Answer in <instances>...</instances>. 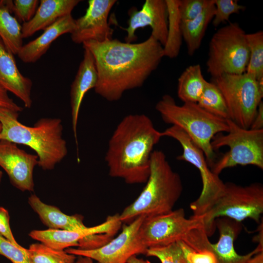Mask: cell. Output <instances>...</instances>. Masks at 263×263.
<instances>
[{"mask_svg":"<svg viewBox=\"0 0 263 263\" xmlns=\"http://www.w3.org/2000/svg\"><path fill=\"white\" fill-rule=\"evenodd\" d=\"M128 26L122 28L127 35L125 42L133 43L137 39V29L150 26L151 35L163 47L166 43L168 25V13L166 0H146L141 9H130L128 12Z\"/></svg>","mask_w":263,"mask_h":263,"instance_id":"cell-15","label":"cell"},{"mask_svg":"<svg viewBox=\"0 0 263 263\" xmlns=\"http://www.w3.org/2000/svg\"><path fill=\"white\" fill-rule=\"evenodd\" d=\"M241 223L226 217L215 220V226L219 232V238L215 244L209 243V248L214 254L217 263H245L257 253L263 251V244L246 255L238 254L234 242L241 230Z\"/></svg>","mask_w":263,"mask_h":263,"instance_id":"cell-17","label":"cell"},{"mask_svg":"<svg viewBox=\"0 0 263 263\" xmlns=\"http://www.w3.org/2000/svg\"><path fill=\"white\" fill-rule=\"evenodd\" d=\"M2 172L1 170H0V184L2 179Z\"/></svg>","mask_w":263,"mask_h":263,"instance_id":"cell-42","label":"cell"},{"mask_svg":"<svg viewBox=\"0 0 263 263\" xmlns=\"http://www.w3.org/2000/svg\"><path fill=\"white\" fill-rule=\"evenodd\" d=\"M221 91L228 109L229 119L241 128L248 129L263 97V81L252 75L223 74L211 78Z\"/></svg>","mask_w":263,"mask_h":263,"instance_id":"cell-9","label":"cell"},{"mask_svg":"<svg viewBox=\"0 0 263 263\" xmlns=\"http://www.w3.org/2000/svg\"><path fill=\"white\" fill-rule=\"evenodd\" d=\"M164 136L177 140L181 145L183 152L176 159L194 166L199 170L202 182V189L198 198L190 204L193 217H200L207 212L222 194L225 183L218 175L213 173L207 162L203 151L180 128L172 126L162 132Z\"/></svg>","mask_w":263,"mask_h":263,"instance_id":"cell-10","label":"cell"},{"mask_svg":"<svg viewBox=\"0 0 263 263\" xmlns=\"http://www.w3.org/2000/svg\"><path fill=\"white\" fill-rule=\"evenodd\" d=\"M38 0H11L9 11L14 14V17L20 23L30 21L35 15L39 5Z\"/></svg>","mask_w":263,"mask_h":263,"instance_id":"cell-32","label":"cell"},{"mask_svg":"<svg viewBox=\"0 0 263 263\" xmlns=\"http://www.w3.org/2000/svg\"><path fill=\"white\" fill-rule=\"evenodd\" d=\"M155 109L165 123L180 128L188 134L203 151L208 165L211 168L216 155L211 142L215 135L228 132L226 119L207 112L196 103L178 105L169 94L162 97Z\"/></svg>","mask_w":263,"mask_h":263,"instance_id":"cell-5","label":"cell"},{"mask_svg":"<svg viewBox=\"0 0 263 263\" xmlns=\"http://www.w3.org/2000/svg\"><path fill=\"white\" fill-rule=\"evenodd\" d=\"M31 263H75L77 256L65 250H57L42 243L31 244L27 249Z\"/></svg>","mask_w":263,"mask_h":263,"instance_id":"cell-28","label":"cell"},{"mask_svg":"<svg viewBox=\"0 0 263 263\" xmlns=\"http://www.w3.org/2000/svg\"><path fill=\"white\" fill-rule=\"evenodd\" d=\"M84 49L81 62L70 91L72 125L75 143L78 148L77 125L79 110L85 94L96 85L98 75L93 55L87 48Z\"/></svg>","mask_w":263,"mask_h":263,"instance_id":"cell-19","label":"cell"},{"mask_svg":"<svg viewBox=\"0 0 263 263\" xmlns=\"http://www.w3.org/2000/svg\"><path fill=\"white\" fill-rule=\"evenodd\" d=\"M0 234L16 245L19 246L13 235L10 225V216L8 211L0 207Z\"/></svg>","mask_w":263,"mask_h":263,"instance_id":"cell-36","label":"cell"},{"mask_svg":"<svg viewBox=\"0 0 263 263\" xmlns=\"http://www.w3.org/2000/svg\"><path fill=\"white\" fill-rule=\"evenodd\" d=\"M183 189L179 174L172 169L164 152L153 150L146 185L137 198L119 214L120 220L129 224L140 216L168 213L173 210Z\"/></svg>","mask_w":263,"mask_h":263,"instance_id":"cell-4","label":"cell"},{"mask_svg":"<svg viewBox=\"0 0 263 263\" xmlns=\"http://www.w3.org/2000/svg\"><path fill=\"white\" fill-rule=\"evenodd\" d=\"M19 112L0 108V141L27 146L36 152L39 167L53 169L68 153L61 119L42 118L28 126L19 121Z\"/></svg>","mask_w":263,"mask_h":263,"instance_id":"cell-3","label":"cell"},{"mask_svg":"<svg viewBox=\"0 0 263 263\" xmlns=\"http://www.w3.org/2000/svg\"><path fill=\"white\" fill-rule=\"evenodd\" d=\"M146 255L158 258L161 263H187L178 242L165 246L149 248Z\"/></svg>","mask_w":263,"mask_h":263,"instance_id":"cell-30","label":"cell"},{"mask_svg":"<svg viewBox=\"0 0 263 263\" xmlns=\"http://www.w3.org/2000/svg\"><path fill=\"white\" fill-rule=\"evenodd\" d=\"M207 82L200 64L189 66L178 79V97L184 103H197L204 92Z\"/></svg>","mask_w":263,"mask_h":263,"instance_id":"cell-24","label":"cell"},{"mask_svg":"<svg viewBox=\"0 0 263 263\" xmlns=\"http://www.w3.org/2000/svg\"><path fill=\"white\" fill-rule=\"evenodd\" d=\"M122 223L119 214L108 216L102 223L76 231L48 229L34 230L29 235L32 239L55 249L65 250L73 246L83 250L98 248L113 238Z\"/></svg>","mask_w":263,"mask_h":263,"instance_id":"cell-11","label":"cell"},{"mask_svg":"<svg viewBox=\"0 0 263 263\" xmlns=\"http://www.w3.org/2000/svg\"><path fill=\"white\" fill-rule=\"evenodd\" d=\"M215 11L214 0L194 19L181 22L182 37L187 48L188 54L191 56L200 48L209 24L212 21Z\"/></svg>","mask_w":263,"mask_h":263,"instance_id":"cell-23","label":"cell"},{"mask_svg":"<svg viewBox=\"0 0 263 263\" xmlns=\"http://www.w3.org/2000/svg\"><path fill=\"white\" fill-rule=\"evenodd\" d=\"M28 203L49 229L76 231L87 227L83 222V217L81 215H67L57 207L43 203L35 194L29 197Z\"/></svg>","mask_w":263,"mask_h":263,"instance_id":"cell-22","label":"cell"},{"mask_svg":"<svg viewBox=\"0 0 263 263\" xmlns=\"http://www.w3.org/2000/svg\"><path fill=\"white\" fill-rule=\"evenodd\" d=\"M75 263H94V260L90 258L83 256H77Z\"/></svg>","mask_w":263,"mask_h":263,"instance_id":"cell-41","label":"cell"},{"mask_svg":"<svg viewBox=\"0 0 263 263\" xmlns=\"http://www.w3.org/2000/svg\"><path fill=\"white\" fill-rule=\"evenodd\" d=\"M0 255L12 263H31L27 249L20 245H16L0 234Z\"/></svg>","mask_w":263,"mask_h":263,"instance_id":"cell-33","label":"cell"},{"mask_svg":"<svg viewBox=\"0 0 263 263\" xmlns=\"http://www.w3.org/2000/svg\"><path fill=\"white\" fill-rule=\"evenodd\" d=\"M197 104L207 112L218 117L229 119L228 109L221 91L213 82L207 81Z\"/></svg>","mask_w":263,"mask_h":263,"instance_id":"cell-27","label":"cell"},{"mask_svg":"<svg viewBox=\"0 0 263 263\" xmlns=\"http://www.w3.org/2000/svg\"><path fill=\"white\" fill-rule=\"evenodd\" d=\"M79 0H41L36 12L29 21L22 23V38H28L36 32L44 30L58 19L71 14Z\"/></svg>","mask_w":263,"mask_h":263,"instance_id":"cell-21","label":"cell"},{"mask_svg":"<svg viewBox=\"0 0 263 263\" xmlns=\"http://www.w3.org/2000/svg\"><path fill=\"white\" fill-rule=\"evenodd\" d=\"M263 213V186L254 183L243 186L232 182L225 183L224 189L215 203L203 215L208 236L215 231V220L226 217L237 222L250 218L260 223Z\"/></svg>","mask_w":263,"mask_h":263,"instance_id":"cell-6","label":"cell"},{"mask_svg":"<svg viewBox=\"0 0 263 263\" xmlns=\"http://www.w3.org/2000/svg\"><path fill=\"white\" fill-rule=\"evenodd\" d=\"M38 163L37 154L27 152L15 143L0 141V167L13 185L20 190L34 191L33 172Z\"/></svg>","mask_w":263,"mask_h":263,"instance_id":"cell-16","label":"cell"},{"mask_svg":"<svg viewBox=\"0 0 263 263\" xmlns=\"http://www.w3.org/2000/svg\"><path fill=\"white\" fill-rule=\"evenodd\" d=\"M32 85V80L20 72L14 54L0 38V87L13 94L30 108Z\"/></svg>","mask_w":263,"mask_h":263,"instance_id":"cell-18","label":"cell"},{"mask_svg":"<svg viewBox=\"0 0 263 263\" xmlns=\"http://www.w3.org/2000/svg\"><path fill=\"white\" fill-rule=\"evenodd\" d=\"M127 263H150L148 260L137 257V255H133L130 257Z\"/></svg>","mask_w":263,"mask_h":263,"instance_id":"cell-40","label":"cell"},{"mask_svg":"<svg viewBox=\"0 0 263 263\" xmlns=\"http://www.w3.org/2000/svg\"><path fill=\"white\" fill-rule=\"evenodd\" d=\"M0 38L14 55L23 46L21 25L9 11L0 5Z\"/></svg>","mask_w":263,"mask_h":263,"instance_id":"cell-26","label":"cell"},{"mask_svg":"<svg viewBox=\"0 0 263 263\" xmlns=\"http://www.w3.org/2000/svg\"><path fill=\"white\" fill-rule=\"evenodd\" d=\"M250 129L258 130L263 129V102L260 103L258 110L250 126Z\"/></svg>","mask_w":263,"mask_h":263,"instance_id":"cell-38","label":"cell"},{"mask_svg":"<svg viewBox=\"0 0 263 263\" xmlns=\"http://www.w3.org/2000/svg\"><path fill=\"white\" fill-rule=\"evenodd\" d=\"M201 226H204L202 216L187 218L184 209L180 208L145 217L139 228V236L148 249L181 241L191 229Z\"/></svg>","mask_w":263,"mask_h":263,"instance_id":"cell-12","label":"cell"},{"mask_svg":"<svg viewBox=\"0 0 263 263\" xmlns=\"http://www.w3.org/2000/svg\"><path fill=\"white\" fill-rule=\"evenodd\" d=\"M229 127L226 134L215 135L211 142L215 151L227 146L229 150L211 168L218 175L225 169L238 165H253L263 169V129H246L240 127L230 119H226Z\"/></svg>","mask_w":263,"mask_h":263,"instance_id":"cell-8","label":"cell"},{"mask_svg":"<svg viewBox=\"0 0 263 263\" xmlns=\"http://www.w3.org/2000/svg\"><path fill=\"white\" fill-rule=\"evenodd\" d=\"M0 108H7L17 112L22 111V108L17 104L8 95L7 91L0 87Z\"/></svg>","mask_w":263,"mask_h":263,"instance_id":"cell-37","label":"cell"},{"mask_svg":"<svg viewBox=\"0 0 263 263\" xmlns=\"http://www.w3.org/2000/svg\"><path fill=\"white\" fill-rule=\"evenodd\" d=\"M249 60L245 73L257 81L263 79V31L246 34Z\"/></svg>","mask_w":263,"mask_h":263,"instance_id":"cell-29","label":"cell"},{"mask_svg":"<svg viewBox=\"0 0 263 263\" xmlns=\"http://www.w3.org/2000/svg\"><path fill=\"white\" fill-rule=\"evenodd\" d=\"M75 26V19L71 14L59 18L44 29L40 36L23 45L17 54L18 56L24 63L37 61L46 53L56 38L63 34L72 33Z\"/></svg>","mask_w":263,"mask_h":263,"instance_id":"cell-20","label":"cell"},{"mask_svg":"<svg viewBox=\"0 0 263 263\" xmlns=\"http://www.w3.org/2000/svg\"><path fill=\"white\" fill-rule=\"evenodd\" d=\"M178 242L187 263H217L214 254L210 250H192L181 241Z\"/></svg>","mask_w":263,"mask_h":263,"instance_id":"cell-35","label":"cell"},{"mask_svg":"<svg viewBox=\"0 0 263 263\" xmlns=\"http://www.w3.org/2000/svg\"><path fill=\"white\" fill-rule=\"evenodd\" d=\"M145 217L140 216L129 224H124L116 237L98 248L83 250L70 247L65 250L76 256L90 258L98 263H127L133 255H146L148 248L139 236V228Z\"/></svg>","mask_w":263,"mask_h":263,"instance_id":"cell-13","label":"cell"},{"mask_svg":"<svg viewBox=\"0 0 263 263\" xmlns=\"http://www.w3.org/2000/svg\"><path fill=\"white\" fill-rule=\"evenodd\" d=\"M1 124L0 123V132H1Z\"/></svg>","mask_w":263,"mask_h":263,"instance_id":"cell-43","label":"cell"},{"mask_svg":"<svg viewBox=\"0 0 263 263\" xmlns=\"http://www.w3.org/2000/svg\"><path fill=\"white\" fill-rule=\"evenodd\" d=\"M210 0H179V9L182 21L192 20L200 15Z\"/></svg>","mask_w":263,"mask_h":263,"instance_id":"cell-34","label":"cell"},{"mask_svg":"<svg viewBox=\"0 0 263 263\" xmlns=\"http://www.w3.org/2000/svg\"><path fill=\"white\" fill-rule=\"evenodd\" d=\"M245 263H263V251L257 253Z\"/></svg>","mask_w":263,"mask_h":263,"instance_id":"cell-39","label":"cell"},{"mask_svg":"<svg viewBox=\"0 0 263 263\" xmlns=\"http://www.w3.org/2000/svg\"><path fill=\"white\" fill-rule=\"evenodd\" d=\"M83 45L94 59L98 75L94 91L109 101H117L126 91L141 87L164 57L163 46L151 35L138 43L112 39L88 41Z\"/></svg>","mask_w":263,"mask_h":263,"instance_id":"cell-1","label":"cell"},{"mask_svg":"<svg viewBox=\"0 0 263 263\" xmlns=\"http://www.w3.org/2000/svg\"><path fill=\"white\" fill-rule=\"evenodd\" d=\"M163 137L144 114L125 116L108 142L105 160L109 174L128 184L146 183L154 147Z\"/></svg>","mask_w":263,"mask_h":263,"instance_id":"cell-2","label":"cell"},{"mask_svg":"<svg viewBox=\"0 0 263 263\" xmlns=\"http://www.w3.org/2000/svg\"><path fill=\"white\" fill-rule=\"evenodd\" d=\"M246 33L237 22L219 28L209 44L207 71L212 78L245 73L249 60Z\"/></svg>","mask_w":263,"mask_h":263,"instance_id":"cell-7","label":"cell"},{"mask_svg":"<svg viewBox=\"0 0 263 263\" xmlns=\"http://www.w3.org/2000/svg\"><path fill=\"white\" fill-rule=\"evenodd\" d=\"M168 13L167 40L163 47L164 56L176 57L182 42L181 19L179 9V0H166Z\"/></svg>","mask_w":263,"mask_h":263,"instance_id":"cell-25","label":"cell"},{"mask_svg":"<svg viewBox=\"0 0 263 263\" xmlns=\"http://www.w3.org/2000/svg\"><path fill=\"white\" fill-rule=\"evenodd\" d=\"M214 2L215 11L211 22L215 27L228 21L231 15L239 14L246 8L244 6L239 4L236 0H214Z\"/></svg>","mask_w":263,"mask_h":263,"instance_id":"cell-31","label":"cell"},{"mask_svg":"<svg viewBox=\"0 0 263 263\" xmlns=\"http://www.w3.org/2000/svg\"><path fill=\"white\" fill-rule=\"evenodd\" d=\"M115 0H89L85 14L75 19V26L71 33L77 44L88 41L103 42L113 39V29L108 23L110 12Z\"/></svg>","mask_w":263,"mask_h":263,"instance_id":"cell-14","label":"cell"}]
</instances>
